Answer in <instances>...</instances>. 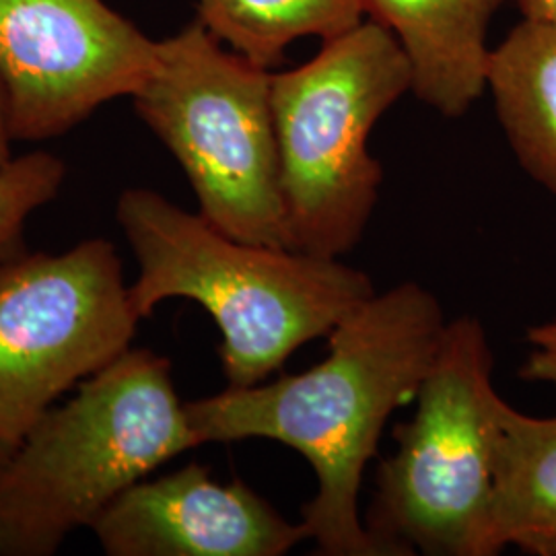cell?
I'll list each match as a JSON object with an SVG mask.
<instances>
[{
  "label": "cell",
  "mask_w": 556,
  "mask_h": 556,
  "mask_svg": "<svg viewBox=\"0 0 556 556\" xmlns=\"http://www.w3.org/2000/svg\"><path fill=\"white\" fill-rule=\"evenodd\" d=\"M445 326L438 298L402 282L342 319L312 369L190 400L186 415L202 445L270 439L295 450L318 478L301 523L319 555L381 556L358 509L363 472L388 418L417 400Z\"/></svg>",
  "instance_id": "obj_1"
},
{
  "label": "cell",
  "mask_w": 556,
  "mask_h": 556,
  "mask_svg": "<svg viewBox=\"0 0 556 556\" xmlns=\"http://www.w3.org/2000/svg\"><path fill=\"white\" fill-rule=\"evenodd\" d=\"M116 220L139 264L128 285L137 316L169 299L199 303L219 326L229 388L266 381L376 295L367 273L338 258L231 238L149 188L124 190Z\"/></svg>",
  "instance_id": "obj_2"
},
{
  "label": "cell",
  "mask_w": 556,
  "mask_h": 556,
  "mask_svg": "<svg viewBox=\"0 0 556 556\" xmlns=\"http://www.w3.org/2000/svg\"><path fill=\"white\" fill-rule=\"evenodd\" d=\"M202 445L151 349H128L0 454V556L56 555L142 478Z\"/></svg>",
  "instance_id": "obj_3"
},
{
  "label": "cell",
  "mask_w": 556,
  "mask_h": 556,
  "mask_svg": "<svg viewBox=\"0 0 556 556\" xmlns=\"http://www.w3.org/2000/svg\"><path fill=\"white\" fill-rule=\"evenodd\" d=\"M410 89L400 41L374 20L324 41L298 68L273 73L289 250L319 258L355 250L383 179L371 130Z\"/></svg>",
  "instance_id": "obj_4"
},
{
  "label": "cell",
  "mask_w": 556,
  "mask_h": 556,
  "mask_svg": "<svg viewBox=\"0 0 556 556\" xmlns=\"http://www.w3.org/2000/svg\"><path fill=\"white\" fill-rule=\"evenodd\" d=\"M493 353L480 319H447L417 413L394 429L365 528L381 556H491L495 410Z\"/></svg>",
  "instance_id": "obj_5"
},
{
  "label": "cell",
  "mask_w": 556,
  "mask_h": 556,
  "mask_svg": "<svg viewBox=\"0 0 556 556\" xmlns=\"http://www.w3.org/2000/svg\"><path fill=\"white\" fill-rule=\"evenodd\" d=\"M132 101L188 176L204 219L231 238L289 250L273 71L227 52L192 21L160 41Z\"/></svg>",
  "instance_id": "obj_6"
},
{
  "label": "cell",
  "mask_w": 556,
  "mask_h": 556,
  "mask_svg": "<svg viewBox=\"0 0 556 556\" xmlns=\"http://www.w3.org/2000/svg\"><path fill=\"white\" fill-rule=\"evenodd\" d=\"M139 321L110 239L0 260V454L126 353Z\"/></svg>",
  "instance_id": "obj_7"
},
{
  "label": "cell",
  "mask_w": 556,
  "mask_h": 556,
  "mask_svg": "<svg viewBox=\"0 0 556 556\" xmlns=\"http://www.w3.org/2000/svg\"><path fill=\"white\" fill-rule=\"evenodd\" d=\"M160 41L103 0H0V85L15 142L71 132L103 103L132 98Z\"/></svg>",
  "instance_id": "obj_8"
},
{
  "label": "cell",
  "mask_w": 556,
  "mask_h": 556,
  "mask_svg": "<svg viewBox=\"0 0 556 556\" xmlns=\"http://www.w3.org/2000/svg\"><path fill=\"white\" fill-rule=\"evenodd\" d=\"M91 532L108 556H282L307 540L245 482L197 462L126 489Z\"/></svg>",
  "instance_id": "obj_9"
},
{
  "label": "cell",
  "mask_w": 556,
  "mask_h": 556,
  "mask_svg": "<svg viewBox=\"0 0 556 556\" xmlns=\"http://www.w3.org/2000/svg\"><path fill=\"white\" fill-rule=\"evenodd\" d=\"M413 71V93L445 118L464 116L486 89L489 25L503 0H363Z\"/></svg>",
  "instance_id": "obj_10"
},
{
  "label": "cell",
  "mask_w": 556,
  "mask_h": 556,
  "mask_svg": "<svg viewBox=\"0 0 556 556\" xmlns=\"http://www.w3.org/2000/svg\"><path fill=\"white\" fill-rule=\"evenodd\" d=\"M489 555L507 546L556 556V417H528L498 397Z\"/></svg>",
  "instance_id": "obj_11"
},
{
  "label": "cell",
  "mask_w": 556,
  "mask_h": 556,
  "mask_svg": "<svg viewBox=\"0 0 556 556\" xmlns=\"http://www.w3.org/2000/svg\"><path fill=\"white\" fill-rule=\"evenodd\" d=\"M486 89L521 169L556 199V21L521 17L491 50Z\"/></svg>",
  "instance_id": "obj_12"
},
{
  "label": "cell",
  "mask_w": 556,
  "mask_h": 556,
  "mask_svg": "<svg viewBox=\"0 0 556 556\" xmlns=\"http://www.w3.org/2000/svg\"><path fill=\"white\" fill-rule=\"evenodd\" d=\"M365 20L363 0H199L197 11L211 36L266 71L299 38L337 40Z\"/></svg>",
  "instance_id": "obj_13"
},
{
  "label": "cell",
  "mask_w": 556,
  "mask_h": 556,
  "mask_svg": "<svg viewBox=\"0 0 556 556\" xmlns=\"http://www.w3.org/2000/svg\"><path fill=\"white\" fill-rule=\"evenodd\" d=\"M64 178V161L46 151L13 157L0 172V260L23 248L27 220L59 197Z\"/></svg>",
  "instance_id": "obj_14"
},
{
  "label": "cell",
  "mask_w": 556,
  "mask_h": 556,
  "mask_svg": "<svg viewBox=\"0 0 556 556\" xmlns=\"http://www.w3.org/2000/svg\"><path fill=\"white\" fill-rule=\"evenodd\" d=\"M519 378L556 386V351L534 349L521 363Z\"/></svg>",
  "instance_id": "obj_15"
},
{
  "label": "cell",
  "mask_w": 556,
  "mask_h": 556,
  "mask_svg": "<svg viewBox=\"0 0 556 556\" xmlns=\"http://www.w3.org/2000/svg\"><path fill=\"white\" fill-rule=\"evenodd\" d=\"M13 135H11V126H9V110H7V98H4V89L0 85V172L13 161Z\"/></svg>",
  "instance_id": "obj_16"
},
{
  "label": "cell",
  "mask_w": 556,
  "mask_h": 556,
  "mask_svg": "<svg viewBox=\"0 0 556 556\" xmlns=\"http://www.w3.org/2000/svg\"><path fill=\"white\" fill-rule=\"evenodd\" d=\"M521 17L556 21V0H517Z\"/></svg>",
  "instance_id": "obj_17"
},
{
  "label": "cell",
  "mask_w": 556,
  "mask_h": 556,
  "mask_svg": "<svg viewBox=\"0 0 556 556\" xmlns=\"http://www.w3.org/2000/svg\"><path fill=\"white\" fill-rule=\"evenodd\" d=\"M528 342L534 349H544V351H556V321L551 324H540L528 330Z\"/></svg>",
  "instance_id": "obj_18"
}]
</instances>
